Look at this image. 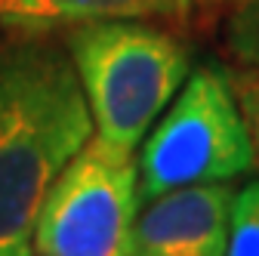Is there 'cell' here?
<instances>
[{"mask_svg":"<svg viewBox=\"0 0 259 256\" xmlns=\"http://www.w3.org/2000/svg\"><path fill=\"white\" fill-rule=\"evenodd\" d=\"M93 130L65 37L16 31L0 44V256H34L47 191Z\"/></svg>","mask_w":259,"mask_h":256,"instance_id":"6da1fadb","label":"cell"},{"mask_svg":"<svg viewBox=\"0 0 259 256\" xmlns=\"http://www.w3.org/2000/svg\"><path fill=\"white\" fill-rule=\"evenodd\" d=\"M65 47L83 87L96 136L123 148H136L148 136L191 68L182 31L160 22H83L65 28Z\"/></svg>","mask_w":259,"mask_h":256,"instance_id":"7a4b0ae2","label":"cell"},{"mask_svg":"<svg viewBox=\"0 0 259 256\" xmlns=\"http://www.w3.org/2000/svg\"><path fill=\"white\" fill-rule=\"evenodd\" d=\"M256 164L253 139L232 77L216 65L194 68L139 154V207L194 182H232Z\"/></svg>","mask_w":259,"mask_h":256,"instance_id":"3957f363","label":"cell"},{"mask_svg":"<svg viewBox=\"0 0 259 256\" xmlns=\"http://www.w3.org/2000/svg\"><path fill=\"white\" fill-rule=\"evenodd\" d=\"M139 161L133 148L93 136L47 191L34 256H136Z\"/></svg>","mask_w":259,"mask_h":256,"instance_id":"277c9868","label":"cell"},{"mask_svg":"<svg viewBox=\"0 0 259 256\" xmlns=\"http://www.w3.org/2000/svg\"><path fill=\"white\" fill-rule=\"evenodd\" d=\"M232 182H194L139 207L136 256H225L232 226Z\"/></svg>","mask_w":259,"mask_h":256,"instance_id":"5b68a950","label":"cell"},{"mask_svg":"<svg viewBox=\"0 0 259 256\" xmlns=\"http://www.w3.org/2000/svg\"><path fill=\"white\" fill-rule=\"evenodd\" d=\"M222 0H0L4 31H65L83 22L142 19L176 31H201L216 22Z\"/></svg>","mask_w":259,"mask_h":256,"instance_id":"8992f818","label":"cell"},{"mask_svg":"<svg viewBox=\"0 0 259 256\" xmlns=\"http://www.w3.org/2000/svg\"><path fill=\"white\" fill-rule=\"evenodd\" d=\"M222 44L238 71L259 68V0H235V10L222 31Z\"/></svg>","mask_w":259,"mask_h":256,"instance_id":"52a82bcc","label":"cell"},{"mask_svg":"<svg viewBox=\"0 0 259 256\" xmlns=\"http://www.w3.org/2000/svg\"><path fill=\"white\" fill-rule=\"evenodd\" d=\"M225 256H259V179L238 188Z\"/></svg>","mask_w":259,"mask_h":256,"instance_id":"ba28073f","label":"cell"},{"mask_svg":"<svg viewBox=\"0 0 259 256\" xmlns=\"http://www.w3.org/2000/svg\"><path fill=\"white\" fill-rule=\"evenodd\" d=\"M229 77H232V87H235V96H238L241 114L247 120V130H250V139H253V151H256V164H259V68L235 71Z\"/></svg>","mask_w":259,"mask_h":256,"instance_id":"9c48e42d","label":"cell"}]
</instances>
